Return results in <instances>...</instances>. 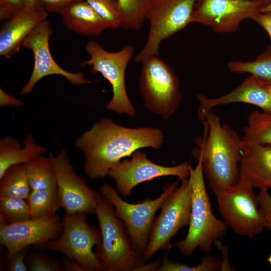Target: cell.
<instances>
[{
  "mask_svg": "<svg viewBox=\"0 0 271 271\" xmlns=\"http://www.w3.org/2000/svg\"><path fill=\"white\" fill-rule=\"evenodd\" d=\"M164 134L158 128H130L117 124L109 118L94 122L78 137L75 146L84 155V170L92 179L104 178L110 170L142 148L160 149Z\"/></svg>",
  "mask_w": 271,
  "mask_h": 271,
  "instance_id": "obj_1",
  "label": "cell"
},
{
  "mask_svg": "<svg viewBox=\"0 0 271 271\" xmlns=\"http://www.w3.org/2000/svg\"><path fill=\"white\" fill-rule=\"evenodd\" d=\"M203 137L198 136L193 156L202 163L204 176L212 191L223 190L238 182L243 143L237 132L212 111L205 116Z\"/></svg>",
  "mask_w": 271,
  "mask_h": 271,
  "instance_id": "obj_2",
  "label": "cell"
},
{
  "mask_svg": "<svg viewBox=\"0 0 271 271\" xmlns=\"http://www.w3.org/2000/svg\"><path fill=\"white\" fill-rule=\"evenodd\" d=\"M101 234L96 254L107 271L156 270L162 259L147 263L133 246L126 227L113 206L101 196L96 213Z\"/></svg>",
  "mask_w": 271,
  "mask_h": 271,
  "instance_id": "obj_3",
  "label": "cell"
},
{
  "mask_svg": "<svg viewBox=\"0 0 271 271\" xmlns=\"http://www.w3.org/2000/svg\"><path fill=\"white\" fill-rule=\"evenodd\" d=\"M188 178L191 198L189 230L185 238L174 245L185 255H191L197 247L207 254L213 244L225 234L228 226L212 211L201 161H198L195 168L190 165Z\"/></svg>",
  "mask_w": 271,
  "mask_h": 271,
  "instance_id": "obj_4",
  "label": "cell"
},
{
  "mask_svg": "<svg viewBox=\"0 0 271 271\" xmlns=\"http://www.w3.org/2000/svg\"><path fill=\"white\" fill-rule=\"evenodd\" d=\"M139 88L145 107L167 120L181 102L179 80L172 68L159 56L142 62Z\"/></svg>",
  "mask_w": 271,
  "mask_h": 271,
  "instance_id": "obj_5",
  "label": "cell"
},
{
  "mask_svg": "<svg viewBox=\"0 0 271 271\" xmlns=\"http://www.w3.org/2000/svg\"><path fill=\"white\" fill-rule=\"evenodd\" d=\"M85 50L90 57L82 62L81 66H91L92 73L101 74L111 85L112 97L105 108L118 114L134 117L136 110L128 97L125 84L126 69L133 57V47L126 45L117 52H111L96 41L90 40Z\"/></svg>",
  "mask_w": 271,
  "mask_h": 271,
  "instance_id": "obj_6",
  "label": "cell"
},
{
  "mask_svg": "<svg viewBox=\"0 0 271 271\" xmlns=\"http://www.w3.org/2000/svg\"><path fill=\"white\" fill-rule=\"evenodd\" d=\"M180 181L165 185L162 193L157 198L146 199L137 204L122 200L112 186L103 184L100 195L113 207L118 217L124 224L134 247L144 255L146 253L155 214L165 199L178 187Z\"/></svg>",
  "mask_w": 271,
  "mask_h": 271,
  "instance_id": "obj_7",
  "label": "cell"
},
{
  "mask_svg": "<svg viewBox=\"0 0 271 271\" xmlns=\"http://www.w3.org/2000/svg\"><path fill=\"white\" fill-rule=\"evenodd\" d=\"M87 214H66L62 220V234L57 239L46 242V248L59 251L77 262L85 271L106 270L96 253L94 246L102 241L100 230L90 225L85 219Z\"/></svg>",
  "mask_w": 271,
  "mask_h": 271,
  "instance_id": "obj_8",
  "label": "cell"
},
{
  "mask_svg": "<svg viewBox=\"0 0 271 271\" xmlns=\"http://www.w3.org/2000/svg\"><path fill=\"white\" fill-rule=\"evenodd\" d=\"M198 1L150 0L146 13V20L150 23L149 35L134 61L142 63L148 58L159 56L161 43L191 23Z\"/></svg>",
  "mask_w": 271,
  "mask_h": 271,
  "instance_id": "obj_9",
  "label": "cell"
},
{
  "mask_svg": "<svg viewBox=\"0 0 271 271\" xmlns=\"http://www.w3.org/2000/svg\"><path fill=\"white\" fill-rule=\"evenodd\" d=\"M181 182L162 203L161 213L154 220L144 255L146 261L159 250L169 251L172 247V238L180 229L189 224L191 210L189 180L185 179Z\"/></svg>",
  "mask_w": 271,
  "mask_h": 271,
  "instance_id": "obj_10",
  "label": "cell"
},
{
  "mask_svg": "<svg viewBox=\"0 0 271 271\" xmlns=\"http://www.w3.org/2000/svg\"><path fill=\"white\" fill-rule=\"evenodd\" d=\"M213 192L220 214L234 232L252 238L262 231L264 221L253 188L236 184L230 188Z\"/></svg>",
  "mask_w": 271,
  "mask_h": 271,
  "instance_id": "obj_11",
  "label": "cell"
},
{
  "mask_svg": "<svg viewBox=\"0 0 271 271\" xmlns=\"http://www.w3.org/2000/svg\"><path fill=\"white\" fill-rule=\"evenodd\" d=\"M270 0H198L191 23H197L219 33L236 32L241 23L260 13Z\"/></svg>",
  "mask_w": 271,
  "mask_h": 271,
  "instance_id": "obj_12",
  "label": "cell"
},
{
  "mask_svg": "<svg viewBox=\"0 0 271 271\" xmlns=\"http://www.w3.org/2000/svg\"><path fill=\"white\" fill-rule=\"evenodd\" d=\"M185 162L177 166L168 167L151 161L147 154L138 150L131 156L113 167L108 175L114 181L118 192L126 196L139 184L155 178L168 176H177L180 181L189 177L190 166Z\"/></svg>",
  "mask_w": 271,
  "mask_h": 271,
  "instance_id": "obj_13",
  "label": "cell"
},
{
  "mask_svg": "<svg viewBox=\"0 0 271 271\" xmlns=\"http://www.w3.org/2000/svg\"><path fill=\"white\" fill-rule=\"evenodd\" d=\"M55 169L57 188L62 207L68 214H95L101 197L80 178L73 169L67 153L62 150L57 155L51 153Z\"/></svg>",
  "mask_w": 271,
  "mask_h": 271,
  "instance_id": "obj_14",
  "label": "cell"
},
{
  "mask_svg": "<svg viewBox=\"0 0 271 271\" xmlns=\"http://www.w3.org/2000/svg\"><path fill=\"white\" fill-rule=\"evenodd\" d=\"M52 34L50 23L46 19L40 23L24 41L22 47L32 50L34 65L29 80L20 91L21 95L31 92L41 79L49 75H61L76 85L93 82L86 79L82 72H69L56 63L52 56L49 46Z\"/></svg>",
  "mask_w": 271,
  "mask_h": 271,
  "instance_id": "obj_15",
  "label": "cell"
},
{
  "mask_svg": "<svg viewBox=\"0 0 271 271\" xmlns=\"http://www.w3.org/2000/svg\"><path fill=\"white\" fill-rule=\"evenodd\" d=\"M63 230L57 215L13 223L1 224L0 242L8 250L6 259L30 245L43 246Z\"/></svg>",
  "mask_w": 271,
  "mask_h": 271,
  "instance_id": "obj_16",
  "label": "cell"
},
{
  "mask_svg": "<svg viewBox=\"0 0 271 271\" xmlns=\"http://www.w3.org/2000/svg\"><path fill=\"white\" fill-rule=\"evenodd\" d=\"M199 102L197 116L202 122L212 108L233 103H246L256 105L262 111L271 113V93L268 85L250 75L228 93L215 98L197 94Z\"/></svg>",
  "mask_w": 271,
  "mask_h": 271,
  "instance_id": "obj_17",
  "label": "cell"
},
{
  "mask_svg": "<svg viewBox=\"0 0 271 271\" xmlns=\"http://www.w3.org/2000/svg\"><path fill=\"white\" fill-rule=\"evenodd\" d=\"M237 184L271 189V146L243 141Z\"/></svg>",
  "mask_w": 271,
  "mask_h": 271,
  "instance_id": "obj_18",
  "label": "cell"
},
{
  "mask_svg": "<svg viewBox=\"0 0 271 271\" xmlns=\"http://www.w3.org/2000/svg\"><path fill=\"white\" fill-rule=\"evenodd\" d=\"M47 16L48 12L38 6L25 7L8 19L0 31V55L9 58L17 52L25 39Z\"/></svg>",
  "mask_w": 271,
  "mask_h": 271,
  "instance_id": "obj_19",
  "label": "cell"
},
{
  "mask_svg": "<svg viewBox=\"0 0 271 271\" xmlns=\"http://www.w3.org/2000/svg\"><path fill=\"white\" fill-rule=\"evenodd\" d=\"M61 22L68 29L79 34L98 36L107 24L85 0H75L59 10Z\"/></svg>",
  "mask_w": 271,
  "mask_h": 271,
  "instance_id": "obj_20",
  "label": "cell"
},
{
  "mask_svg": "<svg viewBox=\"0 0 271 271\" xmlns=\"http://www.w3.org/2000/svg\"><path fill=\"white\" fill-rule=\"evenodd\" d=\"M46 152V149L37 144L31 134L25 138L23 148L17 139L11 137L2 138L0 140V177L10 167L27 163Z\"/></svg>",
  "mask_w": 271,
  "mask_h": 271,
  "instance_id": "obj_21",
  "label": "cell"
},
{
  "mask_svg": "<svg viewBox=\"0 0 271 271\" xmlns=\"http://www.w3.org/2000/svg\"><path fill=\"white\" fill-rule=\"evenodd\" d=\"M31 190L57 187L56 177L51 153L24 164Z\"/></svg>",
  "mask_w": 271,
  "mask_h": 271,
  "instance_id": "obj_22",
  "label": "cell"
},
{
  "mask_svg": "<svg viewBox=\"0 0 271 271\" xmlns=\"http://www.w3.org/2000/svg\"><path fill=\"white\" fill-rule=\"evenodd\" d=\"M31 191L24 164L10 167L0 177V196L27 200Z\"/></svg>",
  "mask_w": 271,
  "mask_h": 271,
  "instance_id": "obj_23",
  "label": "cell"
},
{
  "mask_svg": "<svg viewBox=\"0 0 271 271\" xmlns=\"http://www.w3.org/2000/svg\"><path fill=\"white\" fill-rule=\"evenodd\" d=\"M31 218H39L56 215L62 204L57 188L31 190L26 200Z\"/></svg>",
  "mask_w": 271,
  "mask_h": 271,
  "instance_id": "obj_24",
  "label": "cell"
},
{
  "mask_svg": "<svg viewBox=\"0 0 271 271\" xmlns=\"http://www.w3.org/2000/svg\"><path fill=\"white\" fill-rule=\"evenodd\" d=\"M243 129V141L271 146V113L252 111Z\"/></svg>",
  "mask_w": 271,
  "mask_h": 271,
  "instance_id": "obj_25",
  "label": "cell"
},
{
  "mask_svg": "<svg viewBox=\"0 0 271 271\" xmlns=\"http://www.w3.org/2000/svg\"><path fill=\"white\" fill-rule=\"evenodd\" d=\"M227 68L233 73H249L263 83L271 85V44L255 60L232 61L228 63Z\"/></svg>",
  "mask_w": 271,
  "mask_h": 271,
  "instance_id": "obj_26",
  "label": "cell"
},
{
  "mask_svg": "<svg viewBox=\"0 0 271 271\" xmlns=\"http://www.w3.org/2000/svg\"><path fill=\"white\" fill-rule=\"evenodd\" d=\"M121 15V27L124 30L139 31L146 20L150 0H118Z\"/></svg>",
  "mask_w": 271,
  "mask_h": 271,
  "instance_id": "obj_27",
  "label": "cell"
},
{
  "mask_svg": "<svg viewBox=\"0 0 271 271\" xmlns=\"http://www.w3.org/2000/svg\"><path fill=\"white\" fill-rule=\"evenodd\" d=\"M1 224L20 222L31 218L30 208L26 199L0 196Z\"/></svg>",
  "mask_w": 271,
  "mask_h": 271,
  "instance_id": "obj_28",
  "label": "cell"
},
{
  "mask_svg": "<svg viewBox=\"0 0 271 271\" xmlns=\"http://www.w3.org/2000/svg\"><path fill=\"white\" fill-rule=\"evenodd\" d=\"M107 24L109 28L121 27V15L118 0H85Z\"/></svg>",
  "mask_w": 271,
  "mask_h": 271,
  "instance_id": "obj_29",
  "label": "cell"
},
{
  "mask_svg": "<svg viewBox=\"0 0 271 271\" xmlns=\"http://www.w3.org/2000/svg\"><path fill=\"white\" fill-rule=\"evenodd\" d=\"M28 270L60 271L63 270L62 263L40 252H33L26 259Z\"/></svg>",
  "mask_w": 271,
  "mask_h": 271,
  "instance_id": "obj_30",
  "label": "cell"
},
{
  "mask_svg": "<svg viewBox=\"0 0 271 271\" xmlns=\"http://www.w3.org/2000/svg\"><path fill=\"white\" fill-rule=\"evenodd\" d=\"M259 209L262 215L265 228L271 233V195L268 189H260L257 195Z\"/></svg>",
  "mask_w": 271,
  "mask_h": 271,
  "instance_id": "obj_31",
  "label": "cell"
},
{
  "mask_svg": "<svg viewBox=\"0 0 271 271\" xmlns=\"http://www.w3.org/2000/svg\"><path fill=\"white\" fill-rule=\"evenodd\" d=\"M28 248V247L22 248L6 259V269L9 271L28 270L26 262Z\"/></svg>",
  "mask_w": 271,
  "mask_h": 271,
  "instance_id": "obj_32",
  "label": "cell"
},
{
  "mask_svg": "<svg viewBox=\"0 0 271 271\" xmlns=\"http://www.w3.org/2000/svg\"><path fill=\"white\" fill-rule=\"evenodd\" d=\"M25 7L24 0H0L1 20H8Z\"/></svg>",
  "mask_w": 271,
  "mask_h": 271,
  "instance_id": "obj_33",
  "label": "cell"
},
{
  "mask_svg": "<svg viewBox=\"0 0 271 271\" xmlns=\"http://www.w3.org/2000/svg\"><path fill=\"white\" fill-rule=\"evenodd\" d=\"M75 0H40V6L48 12L57 13Z\"/></svg>",
  "mask_w": 271,
  "mask_h": 271,
  "instance_id": "obj_34",
  "label": "cell"
},
{
  "mask_svg": "<svg viewBox=\"0 0 271 271\" xmlns=\"http://www.w3.org/2000/svg\"><path fill=\"white\" fill-rule=\"evenodd\" d=\"M251 19L264 29L271 41V12L259 13L253 16Z\"/></svg>",
  "mask_w": 271,
  "mask_h": 271,
  "instance_id": "obj_35",
  "label": "cell"
},
{
  "mask_svg": "<svg viewBox=\"0 0 271 271\" xmlns=\"http://www.w3.org/2000/svg\"><path fill=\"white\" fill-rule=\"evenodd\" d=\"M23 101L7 93L3 89L0 88V105L1 106H21Z\"/></svg>",
  "mask_w": 271,
  "mask_h": 271,
  "instance_id": "obj_36",
  "label": "cell"
},
{
  "mask_svg": "<svg viewBox=\"0 0 271 271\" xmlns=\"http://www.w3.org/2000/svg\"><path fill=\"white\" fill-rule=\"evenodd\" d=\"M62 264L63 270L85 271L84 269L77 262L68 258H63Z\"/></svg>",
  "mask_w": 271,
  "mask_h": 271,
  "instance_id": "obj_37",
  "label": "cell"
},
{
  "mask_svg": "<svg viewBox=\"0 0 271 271\" xmlns=\"http://www.w3.org/2000/svg\"><path fill=\"white\" fill-rule=\"evenodd\" d=\"M25 7L33 8L40 6V0H24Z\"/></svg>",
  "mask_w": 271,
  "mask_h": 271,
  "instance_id": "obj_38",
  "label": "cell"
},
{
  "mask_svg": "<svg viewBox=\"0 0 271 271\" xmlns=\"http://www.w3.org/2000/svg\"><path fill=\"white\" fill-rule=\"evenodd\" d=\"M271 12V0L261 10L260 13Z\"/></svg>",
  "mask_w": 271,
  "mask_h": 271,
  "instance_id": "obj_39",
  "label": "cell"
},
{
  "mask_svg": "<svg viewBox=\"0 0 271 271\" xmlns=\"http://www.w3.org/2000/svg\"><path fill=\"white\" fill-rule=\"evenodd\" d=\"M267 260L271 264V254L267 258Z\"/></svg>",
  "mask_w": 271,
  "mask_h": 271,
  "instance_id": "obj_40",
  "label": "cell"
},
{
  "mask_svg": "<svg viewBox=\"0 0 271 271\" xmlns=\"http://www.w3.org/2000/svg\"><path fill=\"white\" fill-rule=\"evenodd\" d=\"M268 86H269L270 92L271 93V85H268Z\"/></svg>",
  "mask_w": 271,
  "mask_h": 271,
  "instance_id": "obj_41",
  "label": "cell"
}]
</instances>
